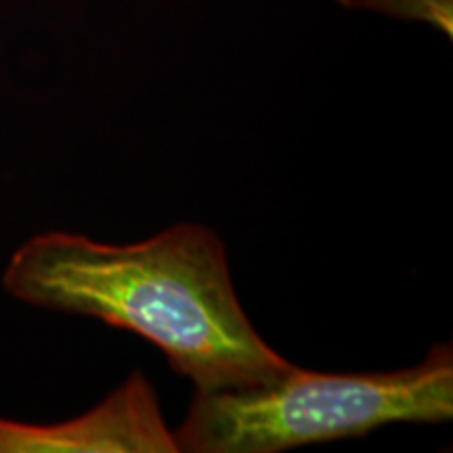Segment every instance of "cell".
I'll return each instance as SVG.
<instances>
[{"label":"cell","mask_w":453,"mask_h":453,"mask_svg":"<svg viewBox=\"0 0 453 453\" xmlns=\"http://www.w3.org/2000/svg\"><path fill=\"white\" fill-rule=\"evenodd\" d=\"M3 286L32 307L137 334L202 393L265 388L294 370L246 315L223 242L203 225L179 223L124 246L34 235L13 252Z\"/></svg>","instance_id":"cell-1"},{"label":"cell","mask_w":453,"mask_h":453,"mask_svg":"<svg viewBox=\"0 0 453 453\" xmlns=\"http://www.w3.org/2000/svg\"><path fill=\"white\" fill-rule=\"evenodd\" d=\"M453 418V347L437 342L418 365L332 373L294 365L254 390H194L177 430L179 451L280 453L364 437L387 424H443Z\"/></svg>","instance_id":"cell-2"},{"label":"cell","mask_w":453,"mask_h":453,"mask_svg":"<svg viewBox=\"0 0 453 453\" xmlns=\"http://www.w3.org/2000/svg\"><path fill=\"white\" fill-rule=\"evenodd\" d=\"M0 453H179L151 382L134 372L93 410L55 424L0 418Z\"/></svg>","instance_id":"cell-3"},{"label":"cell","mask_w":453,"mask_h":453,"mask_svg":"<svg viewBox=\"0 0 453 453\" xmlns=\"http://www.w3.org/2000/svg\"><path fill=\"white\" fill-rule=\"evenodd\" d=\"M349 9H370L401 17V19L426 21L447 36L453 32L451 0H340Z\"/></svg>","instance_id":"cell-4"}]
</instances>
